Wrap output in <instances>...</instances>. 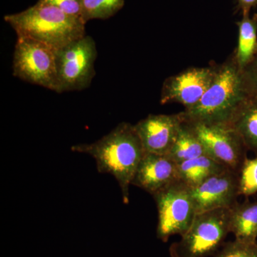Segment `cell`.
<instances>
[{
  "mask_svg": "<svg viewBox=\"0 0 257 257\" xmlns=\"http://www.w3.org/2000/svg\"><path fill=\"white\" fill-rule=\"evenodd\" d=\"M71 150L90 155L96 160L99 172L114 176L121 188L123 202L128 204L130 186L146 153L134 125L120 123L100 140L74 145Z\"/></svg>",
  "mask_w": 257,
  "mask_h": 257,
  "instance_id": "6da1fadb",
  "label": "cell"
},
{
  "mask_svg": "<svg viewBox=\"0 0 257 257\" xmlns=\"http://www.w3.org/2000/svg\"><path fill=\"white\" fill-rule=\"evenodd\" d=\"M248 97L233 52L219 64L215 78L200 101L180 114L187 122L231 126Z\"/></svg>",
  "mask_w": 257,
  "mask_h": 257,
  "instance_id": "7a4b0ae2",
  "label": "cell"
},
{
  "mask_svg": "<svg viewBox=\"0 0 257 257\" xmlns=\"http://www.w3.org/2000/svg\"><path fill=\"white\" fill-rule=\"evenodd\" d=\"M18 37H28L58 51L85 36L86 23L52 5L38 1L21 13L5 15Z\"/></svg>",
  "mask_w": 257,
  "mask_h": 257,
  "instance_id": "3957f363",
  "label": "cell"
},
{
  "mask_svg": "<svg viewBox=\"0 0 257 257\" xmlns=\"http://www.w3.org/2000/svg\"><path fill=\"white\" fill-rule=\"evenodd\" d=\"M231 208L197 213L179 241L170 248L172 257H207L214 254L230 232Z\"/></svg>",
  "mask_w": 257,
  "mask_h": 257,
  "instance_id": "277c9868",
  "label": "cell"
},
{
  "mask_svg": "<svg viewBox=\"0 0 257 257\" xmlns=\"http://www.w3.org/2000/svg\"><path fill=\"white\" fill-rule=\"evenodd\" d=\"M13 75L25 82L60 92L56 51L33 39L18 37Z\"/></svg>",
  "mask_w": 257,
  "mask_h": 257,
  "instance_id": "5b68a950",
  "label": "cell"
},
{
  "mask_svg": "<svg viewBox=\"0 0 257 257\" xmlns=\"http://www.w3.org/2000/svg\"><path fill=\"white\" fill-rule=\"evenodd\" d=\"M153 197L158 209L157 237L166 242L173 235H183L197 214L190 187L179 180Z\"/></svg>",
  "mask_w": 257,
  "mask_h": 257,
  "instance_id": "8992f818",
  "label": "cell"
},
{
  "mask_svg": "<svg viewBox=\"0 0 257 257\" xmlns=\"http://www.w3.org/2000/svg\"><path fill=\"white\" fill-rule=\"evenodd\" d=\"M95 41L85 36L56 51L60 92L82 91L90 86L96 72Z\"/></svg>",
  "mask_w": 257,
  "mask_h": 257,
  "instance_id": "52a82bcc",
  "label": "cell"
},
{
  "mask_svg": "<svg viewBox=\"0 0 257 257\" xmlns=\"http://www.w3.org/2000/svg\"><path fill=\"white\" fill-rule=\"evenodd\" d=\"M188 123L192 125L208 156L229 170L239 173L247 159V148L232 126Z\"/></svg>",
  "mask_w": 257,
  "mask_h": 257,
  "instance_id": "ba28073f",
  "label": "cell"
},
{
  "mask_svg": "<svg viewBox=\"0 0 257 257\" xmlns=\"http://www.w3.org/2000/svg\"><path fill=\"white\" fill-rule=\"evenodd\" d=\"M218 66L193 67L169 77L162 86L161 104L177 103L184 109L195 106L215 78Z\"/></svg>",
  "mask_w": 257,
  "mask_h": 257,
  "instance_id": "9c48e42d",
  "label": "cell"
},
{
  "mask_svg": "<svg viewBox=\"0 0 257 257\" xmlns=\"http://www.w3.org/2000/svg\"><path fill=\"white\" fill-rule=\"evenodd\" d=\"M197 213L231 208L240 195L239 174L226 170L191 188Z\"/></svg>",
  "mask_w": 257,
  "mask_h": 257,
  "instance_id": "30bf717a",
  "label": "cell"
},
{
  "mask_svg": "<svg viewBox=\"0 0 257 257\" xmlns=\"http://www.w3.org/2000/svg\"><path fill=\"white\" fill-rule=\"evenodd\" d=\"M183 121L180 113L150 114L134 125L147 153L167 155Z\"/></svg>",
  "mask_w": 257,
  "mask_h": 257,
  "instance_id": "8fae6325",
  "label": "cell"
},
{
  "mask_svg": "<svg viewBox=\"0 0 257 257\" xmlns=\"http://www.w3.org/2000/svg\"><path fill=\"white\" fill-rule=\"evenodd\" d=\"M179 180L178 165L167 155L145 153L138 166L132 185L155 195Z\"/></svg>",
  "mask_w": 257,
  "mask_h": 257,
  "instance_id": "7c38bea8",
  "label": "cell"
},
{
  "mask_svg": "<svg viewBox=\"0 0 257 257\" xmlns=\"http://www.w3.org/2000/svg\"><path fill=\"white\" fill-rule=\"evenodd\" d=\"M230 232L237 241L256 242L257 201L237 202L231 208Z\"/></svg>",
  "mask_w": 257,
  "mask_h": 257,
  "instance_id": "4fadbf2b",
  "label": "cell"
},
{
  "mask_svg": "<svg viewBox=\"0 0 257 257\" xmlns=\"http://www.w3.org/2000/svg\"><path fill=\"white\" fill-rule=\"evenodd\" d=\"M179 180L190 188L196 187L212 175L229 169L213 160L208 155H203L178 165Z\"/></svg>",
  "mask_w": 257,
  "mask_h": 257,
  "instance_id": "5bb4252c",
  "label": "cell"
},
{
  "mask_svg": "<svg viewBox=\"0 0 257 257\" xmlns=\"http://www.w3.org/2000/svg\"><path fill=\"white\" fill-rule=\"evenodd\" d=\"M203 155H207L204 147L192 125L183 119L175 143L167 156L179 165Z\"/></svg>",
  "mask_w": 257,
  "mask_h": 257,
  "instance_id": "9a60e30c",
  "label": "cell"
},
{
  "mask_svg": "<svg viewBox=\"0 0 257 257\" xmlns=\"http://www.w3.org/2000/svg\"><path fill=\"white\" fill-rule=\"evenodd\" d=\"M236 24L239 37L234 53L240 68L242 69L257 52V13L253 16L243 15L242 19Z\"/></svg>",
  "mask_w": 257,
  "mask_h": 257,
  "instance_id": "2e32d148",
  "label": "cell"
},
{
  "mask_svg": "<svg viewBox=\"0 0 257 257\" xmlns=\"http://www.w3.org/2000/svg\"><path fill=\"white\" fill-rule=\"evenodd\" d=\"M231 126L242 139L247 150L257 153V96L248 98Z\"/></svg>",
  "mask_w": 257,
  "mask_h": 257,
  "instance_id": "e0dca14e",
  "label": "cell"
},
{
  "mask_svg": "<svg viewBox=\"0 0 257 257\" xmlns=\"http://www.w3.org/2000/svg\"><path fill=\"white\" fill-rule=\"evenodd\" d=\"M84 23L92 20H106L124 7V0H81Z\"/></svg>",
  "mask_w": 257,
  "mask_h": 257,
  "instance_id": "ac0fdd59",
  "label": "cell"
},
{
  "mask_svg": "<svg viewBox=\"0 0 257 257\" xmlns=\"http://www.w3.org/2000/svg\"><path fill=\"white\" fill-rule=\"evenodd\" d=\"M240 195L250 197L257 192V157L246 159L239 173Z\"/></svg>",
  "mask_w": 257,
  "mask_h": 257,
  "instance_id": "d6986e66",
  "label": "cell"
},
{
  "mask_svg": "<svg viewBox=\"0 0 257 257\" xmlns=\"http://www.w3.org/2000/svg\"><path fill=\"white\" fill-rule=\"evenodd\" d=\"M214 257H257V242L234 241L226 243Z\"/></svg>",
  "mask_w": 257,
  "mask_h": 257,
  "instance_id": "ffe728a7",
  "label": "cell"
},
{
  "mask_svg": "<svg viewBox=\"0 0 257 257\" xmlns=\"http://www.w3.org/2000/svg\"><path fill=\"white\" fill-rule=\"evenodd\" d=\"M241 70L243 86L248 96H257V52Z\"/></svg>",
  "mask_w": 257,
  "mask_h": 257,
  "instance_id": "44dd1931",
  "label": "cell"
},
{
  "mask_svg": "<svg viewBox=\"0 0 257 257\" xmlns=\"http://www.w3.org/2000/svg\"><path fill=\"white\" fill-rule=\"evenodd\" d=\"M39 1L55 6L65 14L84 21L81 0H39Z\"/></svg>",
  "mask_w": 257,
  "mask_h": 257,
  "instance_id": "7402d4cb",
  "label": "cell"
},
{
  "mask_svg": "<svg viewBox=\"0 0 257 257\" xmlns=\"http://www.w3.org/2000/svg\"><path fill=\"white\" fill-rule=\"evenodd\" d=\"M236 10L243 15H250L252 9L257 10V0H236Z\"/></svg>",
  "mask_w": 257,
  "mask_h": 257,
  "instance_id": "603a6c76",
  "label": "cell"
}]
</instances>
